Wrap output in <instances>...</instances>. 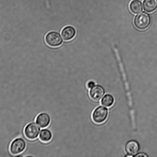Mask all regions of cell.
I'll list each match as a JSON object with an SVG mask.
<instances>
[{
	"label": "cell",
	"mask_w": 157,
	"mask_h": 157,
	"mask_svg": "<svg viewBox=\"0 0 157 157\" xmlns=\"http://www.w3.org/2000/svg\"><path fill=\"white\" fill-rule=\"evenodd\" d=\"M125 150L127 155L134 157L139 151V144L137 141L134 140L129 141L126 144Z\"/></svg>",
	"instance_id": "cell-7"
},
{
	"label": "cell",
	"mask_w": 157,
	"mask_h": 157,
	"mask_svg": "<svg viewBox=\"0 0 157 157\" xmlns=\"http://www.w3.org/2000/svg\"><path fill=\"white\" fill-rule=\"evenodd\" d=\"M26 144L22 138H18L12 141L10 144V151L13 155H18L22 153L25 150Z\"/></svg>",
	"instance_id": "cell-5"
},
{
	"label": "cell",
	"mask_w": 157,
	"mask_h": 157,
	"mask_svg": "<svg viewBox=\"0 0 157 157\" xmlns=\"http://www.w3.org/2000/svg\"><path fill=\"white\" fill-rule=\"evenodd\" d=\"M45 40L48 45L52 47H59L63 42L61 34L55 31L48 33L46 35Z\"/></svg>",
	"instance_id": "cell-3"
},
{
	"label": "cell",
	"mask_w": 157,
	"mask_h": 157,
	"mask_svg": "<svg viewBox=\"0 0 157 157\" xmlns=\"http://www.w3.org/2000/svg\"><path fill=\"white\" fill-rule=\"evenodd\" d=\"M143 6L146 12L150 13L154 11L157 8V0H144Z\"/></svg>",
	"instance_id": "cell-10"
},
{
	"label": "cell",
	"mask_w": 157,
	"mask_h": 157,
	"mask_svg": "<svg viewBox=\"0 0 157 157\" xmlns=\"http://www.w3.org/2000/svg\"><path fill=\"white\" fill-rule=\"evenodd\" d=\"M95 86V83L93 81H90L88 82L87 84V87L89 89H91Z\"/></svg>",
	"instance_id": "cell-14"
},
{
	"label": "cell",
	"mask_w": 157,
	"mask_h": 157,
	"mask_svg": "<svg viewBox=\"0 0 157 157\" xmlns=\"http://www.w3.org/2000/svg\"><path fill=\"white\" fill-rule=\"evenodd\" d=\"M135 157H148V155H147V154L144 153H138L136 155H135Z\"/></svg>",
	"instance_id": "cell-15"
},
{
	"label": "cell",
	"mask_w": 157,
	"mask_h": 157,
	"mask_svg": "<svg viewBox=\"0 0 157 157\" xmlns=\"http://www.w3.org/2000/svg\"><path fill=\"white\" fill-rule=\"evenodd\" d=\"M52 134L50 130L48 129H43L40 132L39 138L44 142H48L52 140Z\"/></svg>",
	"instance_id": "cell-12"
},
{
	"label": "cell",
	"mask_w": 157,
	"mask_h": 157,
	"mask_svg": "<svg viewBox=\"0 0 157 157\" xmlns=\"http://www.w3.org/2000/svg\"><path fill=\"white\" fill-rule=\"evenodd\" d=\"M41 128L37 124L31 123L26 126L24 129V134L26 137L30 140L36 139L39 135Z\"/></svg>",
	"instance_id": "cell-4"
},
{
	"label": "cell",
	"mask_w": 157,
	"mask_h": 157,
	"mask_svg": "<svg viewBox=\"0 0 157 157\" xmlns=\"http://www.w3.org/2000/svg\"><path fill=\"white\" fill-rule=\"evenodd\" d=\"M115 99L112 95L107 94L104 95L101 101V104L106 107H111L114 103Z\"/></svg>",
	"instance_id": "cell-13"
},
{
	"label": "cell",
	"mask_w": 157,
	"mask_h": 157,
	"mask_svg": "<svg viewBox=\"0 0 157 157\" xmlns=\"http://www.w3.org/2000/svg\"><path fill=\"white\" fill-rule=\"evenodd\" d=\"M130 8L133 13H139L143 10L142 3L139 0H133L130 3Z\"/></svg>",
	"instance_id": "cell-11"
},
{
	"label": "cell",
	"mask_w": 157,
	"mask_h": 157,
	"mask_svg": "<svg viewBox=\"0 0 157 157\" xmlns=\"http://www.w3.org/2000/svg\"><path fill=\"white\" fill-rule=\"evenodd\" d=\"M108 114V110L107 108L99 106L94 111L92 114V119L96 124H101L107 119Z\"/></svg>",
	"instance_id": "cell-2"
},
{
	"label": "cell",
	"mask_w": 157,
	"mask_h": 157,
	"mask_svg": "<svg viewBox=\"0 0 157 157\" xmlns=\"http://www.w3.org/2000/svg\"><path fill=\"white\" fill-rule=\"evenodd\" d=\"M105 93L104 87L99 85H95L91 89L90 95L92 100L95 101H99L102 98Z\"/></svg>",
	"instance_id": "cell-6"
},
{
	"label": "cell",
	"mask_w": 157,
	"mask_h": 157,
	"mask_svg": "<svg viewBox=\"0 0 157 157\" xmlns=\"http://www.w3.org/2000/svg\"><path fill=\"white\" fill-rule=\"evenodd\" d=\"M51 118L48 114L41 113L38 115L36 119V124L41 128H45L50 124Z\"/></svg>",
	"instance_id": "cell-8"
},
{
	"label": "cell",
	"mask_w": 157,
	"mask_h": 157,
	"mask_svg": "<svg viewBox=\"0 0 157 157\" xmlns=\"http://www.w3.org/2000/svg\"><path fill=\"white\" fill-rule=\"evenodd\" d=\"M76 35V30L72 26H67L63 29L61 35L65 41H69L73 39Z\"/></svg>",
	"instance_id": "cell-9"
},
{
	"label": "cell",
	"mask_w": 157,
	"mask_h": 157,
	"mask_svg": "<svg viewBox=\"0 0 157 157\" xmlns=\"http://www.w3.org/2000/svg\"><path fill=\"white\" fill-rule=\"evenodd\" d=\"M150 15L145 12L138 14L135 18V25L139 30H144L147 29L150 26Z\"/></svg>",
	"instance_id": "cell-1"
}]
</instances>
